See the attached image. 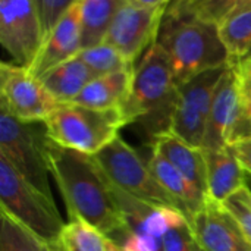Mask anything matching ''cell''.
Returning <instances> with one entry per match:
<instances>
[{"label":"cell","mask_w":251,"mask_h":251,"mask_svg":"<svg viewBox=\"0 0 251 251\" xmlns=\"http://www.w3.org/2000/svg\"><path fill=\"white\" fill-rule=\"evenodd\" d=\"M94 157L113 187L150 206L179 209L178 203L160 187L149 163H144L141 156L121 137H116Z\"/></svg>","instance_id":"cell-7"},{"label":"cell","mask_w":251,"mask_h":251,"mask_svg":"<svg viewBox=\"0 0 251 251\" xmlns=\"http://www.w3.org/2000/svg\"><path fill=\"white\" fill-rule=\"evenodd\" d=\"M49 137L59 146L97 154L126 125L121 109H93L78 103H59L44 121Z\"/></svg>","instance_id":"cell-4"},{"label":"cell","mask_w":251,"mask_h":251,"mask_svg":"<svg viewBox=\"0 0 251 251\" xmlns=\"http://www.w3.org/2000/svg\"><path fill=\"white\" fill-rule=\"evenodd\" d=\"M49 141L44 121L24 122L0 107V156L29 184L53 199L49 181Z\"/></svg>","instance_id":"cell-6"},{"label":"cell","mask_w":251,"mask_h":251,"mask_svg":"<svg viewBox=\"0 0 251 251\" xmlns=\"http://www.w3.org/2000/svg\"><path fill=\"white\" fill-rule=\"evenodd\" d=\"M238 74H240V79H241V97H243L244 113L251 124V74H244L240 69H238Z\"/></svg>","instance_id":"cell-31"},{"label":"cell","mask_w":251,"mask_h":251,"mask_svg":"<svg viewBox=\"0 0 251 251\" xmlns=\"http://www.w3.org/2000/svg\"><path fill=\"white\" fill-rule=\"evenodd\" d=\"M166 9L168 6L150 7L131 0L125 1L116 13L104 43L115 47L135 66L138 59L157 41Z\"/></svg>","instance_id":"cell-11"},{"label":"cell","mask_w":251,"mask_h":251,"mask_svg":"<svg viewBox=\"0 0 251 251\" xmlns=\"http://www.w3.org/2000/svg\"><path fill=\"white\" fill-rule=\"evenodd\" d=\"M137 4L141 6H150V7H160V6H168L171 0H131Z\"/></svg>","instance_id":"cell-33"},{"label":"cell","mask_w":251,"mask_h":251,"mask_svg":"<svg viewBox=\"0 0 251 251\" xmlns=\"http://www.w3.org/2000/svg\"><path fill=\"white\" fill-rule=\"evenodd\" d=\"M247 185L251 188V175L250 174H247Z\"/></svg>","instance_id":"cell-35"},{"label":"cell","mask_w":251,"mask_h":251,"mask_svg":"<svg viewBox=\"0 0 251 251\" xmlns=\"http://www.w3.org/2000/svg\"><path fill=\"white\" fill-rule=\"evenodd\" d=\"M196 237L190 222L171 229L162 240L160 251H196Z\"/></svg>","instance_id":"cell-28"},{"label":"cell","mask_w":251,"mask_h":251,"mask_svg":"<svg viewBox=\"0 0 251 251\" xmlns=\"http://www.w3.org/2000/svg\"><path fill=\"white\" fill-rule=\"evenodd\" d=\"M0 251H47V244L12 216L1 212Z\"/></svg>","instance_id":"cell-24"},{"label":"cell","mask_w":251,"mask_h":251,"mask_svg":"<svg viewBox=\"0 0 251 251\" xmlns=\"http://www.w3.org/2000/svg\"><path fill=\"white\" fill-rule=\"evenodd\" d=\"M50 174L57 184L69 219L99 228L116 244L126 224L115 200L112 184L93 154L66 149L51 138L47 147Z\"/></svg>","instance_id":"cell-1"},{"label":"cell","mask_w":251,"mask_h":251,"mask_svg":"<svg viewBox=\"0 0 251 251\" xmlns=\"http://www.w3.org/2000/svg\"><path fill=\"white\" fill-rule=\"evenodd\" d=\"M196 251H206V250H204V249H203V247H201V246L197 243V246H196Z\"/></svg>","instance_id":"cell-36"},{"label":"cell","mask_w":251,"mask_h":251,"mask_svg":"<svg viewBox=\"0 0 251 251\" xmlns=\"http://www.w3.org/2000/svg\"><path fill=\"white\" fill-rule=\"evenodd\" d=\"M118 244L122 251H160L162 249V241L156 240L154 237L128 229Z\"/></svg>","instance_id":"cell-29"},{"label":"cell","mask_w":251,"mask_h":251,"mask_svg":"<svg viewBox=\"0 0 251 251\" xmlns=\"http://www.w3.org/2000/svg\"><path fill=\"white\" fill-rule=\"evenodd\" d=\"M38 12L44 38L59 24V21L78 3V0H32Z\"/></svg>","instance_id":"cell-27"},{"label":"cell","mask_w":251,"mask_h":251,"mask_svg":"<svg viewBox=\"0 0 251 251\" xmlns=\"http://www.w3.org/2000/svg\"><path fill=\"white\" fill-rule=\"evenodd\" d=\"M165 50L178 85L231 62L219 25L169 3L157 41Z\"/></svg>","instance_id":"cell-2"},{"label":"cell","mask_w":251,"mask_h":251,"mask_svg":"<svg viewBox=\"0 0 251 251\" xmlns=\"http://www.w3.org/2000/svg\"><path fill=\"white\" fill-rule=\"evenodd\" d=\"M91 79H94L93 72L78 56L50 69L40 78L57 103H72Z\"/></svg>","instance_id":"cell-19"},{"label":"cell","mask_w":251,"mask_h":251,"mask_svg":"<svg viewBox=\"0 0 251 251\" xmlns=\"http://www.w3.org/2000/svg\"><path fill=\"white\" fill-rule=\"evenodd\" d=\"M218 25L231 57L247 54L251 49V0L238 3Z\"/></svg>","instance_id":"cell-21"},{"label":"cell","mask_w":251,"mask_h":251,"mask_svg":"<svg viewBox=\"0 0 251 251\" xmlns=\"http://www.w3.org/2000/svg\"><path fill=\"white\" fill-rule=\"evenodd\" d=\"M251 137L241 97V79L234 59H231L215 91L206 135L201 149L219 150Z\"/></svg>","instance_id":"cell-8"},{"label":"cell","mask_w":251,"mask_h":251,"mask_svg":"<svg viewBox=\"0 0 251 251\" xmlns=\"http://www.w3.org/2000/svg\"><path fill=\"white\" fill-rule=\"evenodd\" d=\"M128 0H78L82 49L104 43L109 28Z\"/></svg>","instance_id":"cell-20"},{"label":"cell","mask_w":251,"mask_h":251,"mask_svg":"<svg viewBox=\"0 0 251 251\" xmlns=\"http://www.w3.org/2000/svg\"><path fill=\"white\" fill-rule=\"evenodd\" d=\"M224 207L232 215L241 228L243 234L251 244V188L249 185L238 190L232 194L225 203Z\"/></svg>","instance_id":"cell-26"},{"label":"cell","mask_w":251,"mask_h":251,"mask_svg":"<svg viewBox=\"0 0 251 251\" xmlns=\"http://www.w3.org/2000/svg\"><path fill=\"white\" fill-rule=\"evenodd\" d=\"M0 207L46 244L59 241L65 222L54 200L29 184L0 156Z\"/></svg>","instance_id":"cell-5"},{"label":"cell","mask_w":251,"mask_h":251,"mask_svg":"<svg viewBox=\"0 0 251 251\" xmlns=\"http://www.w3.org/2000/svg\"><path fill=\"white\" fill-rule=\"evenodd\" d=\"M243 0H172L171 3L209 22L219 24Z\"/></svg>","instance_id":"cell-25"},{"label":"cell","mask_w":251,"mask_h":251,"mask_svg":"<svg viewBox=\"0 0 251 251\" xmlns=\"http://www.w3.org/2000/svg\"><path fill=\"white\" fill-rule=\"evenodd\" d=\"M57 243L62 251H121L109 235L81 219H69Z\"/></svg>","instance_id":"cell-22"},{"label":"cell","mask_w":251,"mask_h":251,"mask_svg":"<svg viewBox=\"0 0 251 251\" xmlns=\"http://www.w3.org/2000/svg\"><path fill=\"white\" fill-rule=\"evenodd\" d=\"M47 251H62L59 243H53V244H47Z\"/></svg>","instance_id":"cell-34"},{"label":"cell","mask_w":251,"mask_h":251,"mask_svg":"<svg viewBox=\"0 0 251 251\" xmlns=\"http://www.w3.org/2000/svg\"><path fill=\"white\" fill-rule=\"evenodd\" d=\"M228 65L206 71L178 88L169 131L194 147L203 146L215 91Z\"/></svg>","instance_id":"cell-9"},{"label":"cell","mask_w":251,"mask_h":251,"mask_svg":"<svg viewBox=\"0 0 251 251\" xmlns=\"http://www.w3.org/2000/svg\"><path fill=\"white\" fill-rule=\"evenodd\" d=\"M237 62V66L241 72L244 74H251V49L249 50L247 54H244L243 57L240 59H234Z\"/></svg>","instance_id":"cell-32"},{"label":"cell","mask_w":251,"mask_h":251,"mask_svg":"<svg viewBox=\"0 0 251 251\" xmlns=\"http://www.w3.org/2000/svg\"><path fill=\"white\" fill-rule=\"evenodd\" d=\"M121 251H122V250H121Z\"/></svg>","instance_id":"cell-38"},{"label":"cell","mask_w":251,"mask_h":251,"mask_svg":"<svg viewBox=\"0 0 251 251\" xmlns=\"http://www.w3.org/2000/svg\"><path fill=\"white\" fill-rule=\"evenodd\" d=\"M57 106V100L26 66L1 63L0 107L24 122H40L46 121Z\"/></svg>","instance_id":"cell-10"},{"label":"cell","mask_w":251,"mask_h":251,"mask_svg":"<svg viewBox=\"0 0 251 251\" xmlns=\"http://www.w3.org/2000/svg\"><path fill=\"white\" fill-rule=\"evenodd\" d=\"M171 1H172V0H171Z\"/></svg>","instance_id":"cell-37"},{"label":"cell","mask_w":251,"mask_h":251,"mask_svg":"<svg viewBox=\"0 0 251 251\" xmlns=\"http://www.w3.org/2000/svg\"><path fill=\"white\" fill-rule=\"evenodd\" d=\"M78 57L88 66V69L93 72L94 78L135 68L115 47H112L107 43H101V44H97L93 47L82 49L79 51Z\"/></svg>","instance_id":"cell-23"},{"label":"cell","mask_w":251,"mask_h":251,"mask_svg":"<svg viewBox=\"0 0 251 251\" xmlns=\"http://www.w3.org/2000/svg\"><path fill=\"white\" fill-rule=\"evenodd\" d=\"M81 50L82 35L76 3L44 38L37 57L28 69L37 78H41L50 69L76 57Z\"/></svg>","instance_id":"cell-14"},{"label":"cell","mask_w":251,"mask_h":251,"mask_svg":"<svg viewBox=\"0 0 251 251\" xmlns=\"http://www.w3.org/2000/svg\"><path fill=\"white\" fill-rule=\"evenodd\" d=\"M135 69V68H134ZM134 69L97 76L88 82L74 103L93 109H124L132 87Z\"/></svg>","instance_id":"cell-18"},{"label":"cell","mask_w":251,"mask_h":251,"mask_svg":"<svg viewBox=\"0 0 251 251\" xmlns=\"http://www.w3.org/2000/svg\"><path fill=\"white\" fill-rule=\"evenodd\" d=\"M234 151L241 163V166L244 168V171L251 175V137L237 143L232 146Z\"/></svg>","instance_id":"cell-30"},{"label":"cell","mask_w":251,"mask_h":251,"mask_svg":"<svg viewBox=\"0 0 251 251\" xmlns=\"http://www.w3.org/2000/svg\"><path fill=\"white\" fill-rule=\"evenodd\" d=\"M207 166V197L224 204L232 194L247 185V172L241 166L234 147L204 150Z\"/></svg>","instance_id":"cell-15"},{"label":"cell","mask_w":251,"mask_h":251,"mask_svg":"<svg viewBox=\"0 0 251 251\" xmlns=\"http://www.w3.org/2000/svg\"><path fill=\"white\" fill-rule=\"evenodd\" d=\"M147 163L160 187L178 203L179 209L190 222L191 218L206 204L209 199L207 194H204L197 185H194L159 151L153 150Z\"/></svg>","instance_id":"cell-16"},{"label":"cell","mask_w":251,"mask_h":251,"mask_svg":"<svg viewBox=\"0 0 251 251\" xmlns=\"http://www.w3.org/2000/svg\"><path fill=\"white\" fill-rule=\"evenodd\" d=\"M190 226L196 241L206 251H251V244L232 215L210 199L191 218Z\"/></svg>","instance_id":"cell-13"},{"label":"cell","mask_w":251,"mask_h":251,"mask_svg":"<svg viewBox=\"0 0 251 251\" xmlns=\"http://www.w3.org/2000/svg\"><path fill=\"white\" fill-rule=\"evenodd\" d=\"M178 88L165 50L154 43L135 65L131 94L122 109L126 125L140 122L153 138L169 131Z\"/></svg>","instance_id":"cell-3"},{"label":"cell","mask_w":251,"mask_h":251,"mask_svg":"<svg viewBox=\"0 0 251 251\" xmlns=\"http://www.w3.org/2000/svg\"><path fill=\"white\" fill-rule=\"evenodd\" d=\"M44 41L32 0H0V43L12 62L29 68Z\"/></svg>","instance_id":"cell-12"},{"label":"cell","mask_w":251,"mask_h":251,"mask_svg":"<svg viewBox=\"0 0 251 251\" xmlns=\"http://www.w3.org/2000/svg\"><path fill=\"white\" fill-rule=\"evenodd\" d=\"M153 150L166 157L194 185L207 194V166L201 147H194L171 131H166L153 138Z\"/></svg>","instance_id":"cell-17"}]
</instances>
